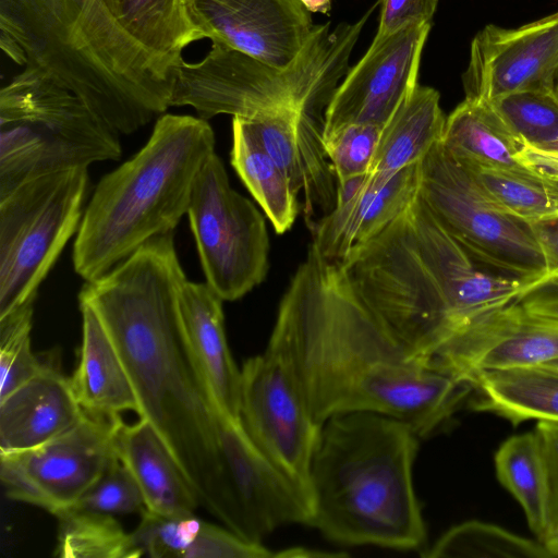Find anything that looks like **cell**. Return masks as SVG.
Here are the masks:
<instances>
[{
  "label": "cell",
  "instance_id": "28",
  "mask_svg": "<svg viewBox=\"0 0 558 558\" xmlns=\"http://www.w3.org/2000/svg\"><path fill=\"white\" fill-rule=\"evenodd\" d=\"M496 476L522 508L536 539L548 533L549 477L541 439L535 430L507 438L494 456Z\"/></svg>",
  "mask_w": 558,
  "mask_h": 558
},
{
  "label": "cell",
  "instance_id": "11",
  "mask_svg": "<svg viewBox=\"0 0 558 558\" xmlns=\"http://www.w3.org/2000/svg\"><path fill=\"white\" fill-rule=\"evenodd\" d=\"M206 282L223 301H235L266 277L269 240L256 206L233 190L213 153L201 168L187 209Z\"/></svg>",
  "mask_w": 558,
  "mask_h": 558
},
{
  "label": "cell",
  "instance_id": "1",
  "mask_svg": "<svg viewBox=\"0 0 558 558\" xmlns=\"http://www.w3.org/2000/svg\"><path fill=\"white\" fill-rule=\"evenodd\" d=\"M269 347L290 366L323 425L357 411L401 420L420 438L444 427L470 384L408 352L365 305L341 262L311 243L280 301Z\"/></svg>",
  "mask_w": 558,
  "mask_h": 558
},
{
  "label": "cell",
  "instance_id": "39",
  "mask_svg": "<svg viewBox=\"0 0 558 558\" xmlns=\"http://www.w3.org/2000/svg\"><path fill=\"white\" fill-rule=\"evenodd\" d=\"M439 0H378L380 16L375 37H384L411 24L432 23Z\"/></svg>",
  "mask_w": 558,
  "mask_h": 558
},
{
  "label": "cell",
  "instance_id": "25",
  "mask_svg": "<svg viewBox=\"0 0 558 558\" xmlns=\"http://www.w3.org/2000/svg\"><path fill=\"white\" fill-rule=\"evenodd\" d=\"M475 411L513 425L527 421L558 423V374L542 367L483 372L469 379Z\"/></svg>",
  "mask_w": 558,
  "mask_h": 558
},
{
  "label": "cell",
  "instance_id": "8",
  "mask_svg": "<svg viewBox=\"0 0 558 558\" xmlns=\"http://www.w3.org/2000/svg\"><path fill=\"white\" fill-rule=\"evenodd\" d=\"M119 135L74 93L25 66L0 90V197L43 175L120 159Z\"/></svg>",
  "mask_w": 558,
  "mask_h": 558
},
{
  "label": "cell",
  "instance_id": "29",
  "mask_svg": "<svg viewBox=\"0 0 558 558\" xmlns=\"http://www.w3.org/2000/svg\"><path fill=\"white\" fill-rule=\"evenodd\" d=\"M231 165L279 234L294 223L298 194L242 118L232 120Z\"/></svg>",
  "mask_w": 558,
  "mask_h": 558
},
{
  "label": "cell",
  "instance_id": "21",
  "mask_svg": "<svg viewBox=\"0 0 558 558\" xmlns=\"http://www.w3.org/2000/svg\"><path fill=\"white\" fill-rule=\"evenodd\" d=\"M223 300L207 282L186 280L179 298L183 337L220 411L239 420L241 368L231 355Z\"/></svg>",
  "mask_w": 558,
  "mask_h": 558
},
{
  "label": "cell",
  "instance_id": "26",
  "mask_svg": "<svg viewBox=\"0 0 558 558\" xmlns=\"http://www.w3.org/2000/svg\"><path fill=\"white\" fill-rule=\"evenodd\" d=\"M439 93L416 85L384 126L371 172L391 175L420 163L442 137L446 118Z\"/></svg>",
  "mask_w": 558,
  "mask_h": 558
},
{
  "label": "cell",
  "instance_id": "10",
  "mask_svg": "<svg viewBox=\"0 0 558 558\" xmlns=\"http://www.w3.org/2000/svg\"><path fill=\"white\" fill-rule=\"evenodd\" d=\"M87 168L27 181L0 197V317L27 303L77 232Z\"/></svg>",
  "mask_w": 558,
  "mask_h": 558
},
{
  "label": "cell",
  "instance_id": "15",
  "mask_svg": "<svg viewBox=\"0 0 558 558\" xmlns=\"http://www.w3.org/2000/svg\"><path fill=\"white\" fill-rule=\"evenodd\" d=\"M432 23L411 24L374 37L363 58L337 86L325 111L323 137L350 124L384 128L417 85Z\"/></svg>",
  "mask_w": 558,
  "mask_h": 558
},
{
  "label": "cell",
  "instance_id": "48",
  "mask_svg": "<svg viewBox=\"0 0 558 558\" xmlns=\"http://www.w3.org/2000/svg\"><path fill=\"white\" fill-rule=\"evenodd\" d=\"M547 151H553L558 154V142Z\"/></svg>",
  "mask_w": 558,
  "mask_h": 558
},
{
  "label": "cell",
  "instance_id": "16",
  "mask_svg": "<svg viewBox=\"0 0 558 558\" xmlns=\"http://www.w3.org/2000/svg\"><path fill=\"white\" fill-rule=\"evenodd\" d=\"M201 38L275 68L292 64L315 26L301 0H185Z\"/></svg>",
  "mask_w": 558,
  "mask_h": 558
},
{
  "label": "cell",
  "instance_id": "4",
  "mask_svg": "<svg viewBox=\"0 0 558 558\" xmlns=\"http://www.w3.org/2000/svg\"><path fill=\"white\" fill-rule=\"evenodd\" d=\"M418 435L385 414H337L322 426L308 478L310 525L347 546L420 549L426 527L413 485Z\"/></svg>",
  "mask_w": 558,
  "mask_h": 558
},
{
  "label": "cell",
  "instance_id": "32",
  "mask_svg": "<svg viewBox=\"0 0 558 558\" xmlns=\"http://www.w3.org/2000/svg\"><path fill=\"white\" fill-rule=\"evenodd\" d=\"M59 519L54 555L62 558H137L144 555L134 534L112 514L65 511Z\"/></svg>",
  "mask_w": 558,
  "mask_h": 558
},
{
  "label": "cell",
  "instance_id": "6",
  "mask_svg": "<svg viewBox=\"0 0 558 558\" xmlns=\"http://www.w3.org/2000/svg\"><path fill=\"white\" fill-rule=\"evenodd\" d=\"M215 153V134L202 118L159 117L149 140L105 174L84 210L73 267L85 281L119 265L150 239L170 233L187 214L195 179Z\"/></svg>",
  "mask_w": 558,
  "mask_h": 558
},
{
  "label": "cell",
  "instance_id": "46",
  "mask_svg": "<svg viewBox=\"0 0 558 558\" xmlns=\"http://www.w3.org/2000/svg\"><path fill=\"white\" fill-rule=\"evenodd\" d=\"M550 92L555 95V97L558 99V64L554 71V74L551 76L550 81Z\"/></svg>",
  "mask_w": 558,
  "mask_h": 558
},
{
  "label": "cell",
  "instance_id": "41",
  "mask_svg": "<svg viewBox=\"0 0 558 558\" xmlns=\"http://www.w3.org/2000/svg\"><path fill=\"white\" fill-rule=\"evenodd\" d=\"M514 301L532 314L558 320V276L527 287Z\"/></svg>",
  "mask_w": 558,
  "mask_h": 558
},
{
  "label": "cell",
  "instance_id": "27",
  "mask_svg": "<svg viewBox=\"0 0 558 558\" xmlns=\"http://www.w3.org/2000/svg\"><path fill=\"white\" fill-rule=\"evenodd\" d=\"M441 143L456 157L483 166L524 170L517 154L525 145L489 102L464 99L446 118Z\"/></svg>",
  "mask_w": 558,
  "mask_h": 558
},
{
  "label": "cell",
  "instance_id": "5",
  "mask_svg": "<svg viewBox=\"0 0 558 558\" xmlns=\"http://www.w3.org/2000/svg\"><path fill=\"white\" fill-rule=\"evenodd\" d=\"M199 39L185 0H86L72 36L77 97L131 134L170 107L182 52Z\"/></svg>",
  "mask_w": 558,
  "mask_h": 558
},
{
  "label": "cell",
  "instance_id": "7",
  "mask_svg": "<svg viewBox=\"0 0 558 558\" xmlns=\"http://www.w3.org/2000/svg\"><path fill=\"white\" fill-rule=\"evenodd\" d=\"M377 4L354 23L333 29L329 22L316 25L298 59L283 69L213 43L199 62L179 64L169 105L190 106L205 120L218 114L251 118L282 108L324 117L322 110L348 73L353 47Z\"/></svg>",
  "mask_w": 558,
  "mask_h": 558
},
{
  "label": "cell",
  "instance_id": "9",
  "mask_svg": "<svg viewBox=\"0 0 558 558\" xmlns=\"http://www.w3.org/2000/svg\"><path fill=\"white\" fill-rule=\"evenodd\" d=\"M418 196L486 268L529 287L547 276L545 255L531 223L495 203L441 140L420 162Z\"/></svg>",
  "mask_w": 558,
  "mask_h": 558
},
{
  "label": "cell",
  "instance_id": "33",
  "mask_svg": "<svg viewBox=\"0 0 558 558\" xmlns=\"http://www.w3.org/2000/svg\"><path fill=\"white\" fill-rule=\"evenodd\" d=\"M489 104L523 143L549 150L558 142V99L550 90H520Z\"/></svg>",
  "mask_w": 558,
  "mask_h": 558
},
{
  "label": "cell",
  "instance_id": "2",
  "mask_svg": "<svg viewBox=\"0 0 558 558\" xmlns=\"http://www.w3.org/2000/svg\"><path fill=\"white\" fill-rule=\"evenodd\" d=\"M186 280L170 232L86 281L78 303L97 314L114 344L133 385L138 416L168 446L201 507L233 532L235 517L218 434L223 413L180 323L179 298Z\"/></svg>",
  "mask_w": 558,
  "mask_h": 558
},
{
  "label": "cell",
  "instance_id": "17",
  "mask_svg": "<svg viewBox=\"0 0 558 558\" xmlns=\"http://www.w3.org/2000/svg\"><path fill=\"white\" fill-rule=\"evenodd\" d=\"M557 64L558 12L513 29L486 25L471 43L462 74L465 99L489 102L520 90H550Z\"/></svg>",
  "mask_w": 558,
  "mask_h": 558
},
{
  "label": "cell",
  "instance_id": "20",
  "mask_svg": "<svg viewBox=\"0 0 558 558\" xmlns=\"http://www.w3.org/2000/svg\"><path fill=\"white\" fill-rule=\"evenodd\" d=\"M70 378L44 364L27 383L0 400V452L41 446L82 418Z\"/></svg>",
  "mask_w": 558,
  "mask_h": 558
},
{
  "label": "cell",
  "instance_id": "36",
  "mask_svg": "<svg viewBox=\"0 0 558 558\" xmlns=\"http://www.w3.org/2000/svg\"><path fill=\"white\" fill-rule=\"evenodd\" d=\"M383 129L376 124H350L323 137L337 182L371 171Z\"/></svg>",
  "mask_w": 558,
  "mask_h": 558
},
{
  "label": "cell",
  "instance_id": "3",
  "mask_svg": "<svg viewBox=\"0 0 558 558\" xmlns=\"http://www.w3.org/2000/svg\"><path fill=\"white\" fill-rule=\"evenodd\" d=\"M391 337L427 361L458 328L523 292L521 280L473 258L420 198L341 262Z\"/></svg>",
  "mask_w": 558,
  "mask_h": 558
},
{
  "label": "cell",
  "instance_id": "40",
  "mask_svg": "<svg viewBox=\"0 0 558 558\" xmlns=\"http://www.w3.org/2000/svg\"><path fill=\"white\" fill-rule=\"evenodd\" d=\"M534 430L544 449L549 477V517L546 542L558 533V423L536 422Z\"/></svg>",
  "mask_w": 558,
  "mask_h": 558
},
{
  "label": "cell",
  "instance_id": "30",
  "mask_svg": "<svg viewBox=\"0 0 558 558\" xmlns=\"http://www.w3.org/2000/svg\"><path fill=\"white\" fill-rule=\"evenodd\" d=\"M460 160L486 194L510 214L529 222L558 218V179L527 169L509 170Z\"/></svg>",
  "mask_w": 558,
  "mask_h": 558
},
{
  "label": "cell",
  "instance_id": "31",
  "mask_svg": "<svg viewBox=\"0 0 558 558\" xmlns=\"http://www.w3.org/2000/svg\"><path fill=\"white\" fill-rule=\"evenodd\" d=\"M426 558H553L544 543L500 525L469 520L446 531L429 548Z\"/></svg>",
  "mask_w": 558,
  "mask_h": 558
},
{
  "label": "cell",
  "instance_id": "42",
  "mask_svg": "<svg viewBox=\"0 0 558 558\" xmlns=\"http://www.w3.org/2000/svg\"><path fill=\"white\" fill-rule=\"evenodd\" d=\"M547 264V276H558V218L531 221Z\"/></svg>",
  "mask_w": 558,
  "mask_h": 558
},
{
  "label": "cell",
  "instance_id": "23",
  "mask_svg": "<svg viewBox=\"0 0 558 558\" xmlns=\"http://www.w3.org/2000/svg\"><path fill=\"white\" fill-rule=\"evenodd\" d=\"M420 163L391 175L366 172L337 184L333 217L339 230L355 245L366 242L416 198Z\"/></svg>",
  "mask_w": 558,
  "mask_h": 558
},
{
  "label": "cell",
  "instance_id": "43",
  "mask_svg": "<svg viewBox=\"0 0 558 558\" xmlns=\"http://www.w3.org/2000/svg\"><path fill=\"white\" fill-rule=\"evenodd\" d=\"M517 160L525 169L543 177L558 179V154L525 144L517 154Z\"/></svg>",
  "mask_w": 558,
  "mask_h": 558
},
{
  "label": "cell",
  "instance_id": "19",
  "mask_svg": "<svg viewBox=\"0 0 558 558\" xmlns=\"http://www.w3.org/2000/svg\"><path fill=\"white\" fill-rule=\"evenodd\" d=\"M86 0H0V46L77 95L72 36Z\"/></svg>",
  "mask_w": 558,
  "mask_h": 558
},
{
  "label": "cell",
  "instance_id": "38",
  "mask_svg": "<svg viewBox=\"0 0 558 558\" xmlns=\"http://www.w3.org/2000/svg\"><path fill=\"white\" fill-rule=\"evenodd\" d=\"M277 553L262 543L250 542L226 526L203 521L202 527L184 558H269Z\"/></svg>",
  "mask_w": 558,
  "mask_h": 558
},
{
  "label": "cell",
  "instance_id": "45",
  "mask_svg": "<svg viewBox=\"0 0 558 558\" xmlns=\"http://www.w3.org/2000/svg\"><path fill=\"white\" fill-rule=\"evenodd\" d=\"M301 2L310 12L314 13L327 14L331 9L330 0H301Z\"/></svg>",
  "mask_w": 558,
  "mask_h": 558
},
{
  "label": "cell",
  "instance_id": "24",
  "mask_svg": "<svg viewBox=\"0 0 558 558\" xmlns=\"http://www.w3.org/2000/svg\"><path fill=\"white\" fill-rule=\"evenodd\" d=\"M82 344L80 361L70 378L82 409L92 414L117 416L138 412L137 398L108 332L97 314L80 303Z\"/></svg>",
  "mask_w": 558,
  "mask_h": 558
},
{
  "label": "cell",
  "instance_id": "47",
  "mask_svg": "<svg viewBox=\"0 0 558 558\" xmlns=\"http://www.w3.org/2000/svg\"><path fill=\"white\" fill-rule=\"evenodd\" d=\"M538 367H542V368H545L547 371H550V372H554V373H557L558 374V359L554 360V361H550L542 366H538Z\"/></svg>",
  "mask_w": 558,
  "mask_h": 558
},
{
  "label": "cell",
  "instance_id": "18",
  "mask_svg": "<svg viewBox=\"0 0 558 558\" xmlns=\"http://www.w3.org/2000/svg\"><path fill=\"white\" fill-rule=\"evenodd\" d=\"M293 190L303 194L310 226L336 205L337 179L324 147V117L282 108L242 118Z\"/></svg>",
  "mask_w": 558,
  "mask_h": 558
},
{
  "label": "cell",
  "instance_id": "44",
  "mask_svg": "<svg viewBox=\"0 0 558 558\" xmlns=\"http://www.w3.org/2000/svg\"><path fill=\"white\" fill-rule=\"evenodd\" d=\"M330 556H345V554L340 553H326V551H317L315 549H308L304 547H292L280 550L277 553L276 557H286V558H313V557H330Z\"/></svg>",
  "mask_w": 558,
  "mask_h": 558
},
{
  "label": "cell",
  "instance_id": "34",
  "mask_svg": "<svg viewBox=\"0 0 558 558\" xmlns=\"http://www.w3.org/2000/svg\"><path fill=\"white\" fill-rule=\"evenodd\" d=\"M34 303L0 317V400L36 376L44 366L31 345Z\"/></svg>",
  "mask_w": 558,
  "mask_h": 558
},
{
  "label": "cell",
  "instance_id": "37",
  "mask_svg": "<svg viewBox=\"0 0 558 558\" xmlns=\"http://www.w3.org/2000/svg\"><path fill=\"white\" fill-rule=\"evenodd\" d=\"M203 521L194 514L163 517L145 509L133 534L138 547L150 557L184 558Z\"/></svg>",
  "mask_w": 558,
  "mask_h": 558
},
{
  "label": "cell",
  "instance_id": "22",
  "mask_svg": "<svg viewBox=\"0 0 558 558\" xmlns=\"http://www.w3.org/2000/svg\"><path fill=\"white\" fill-rule=\"evenodd\" d=\"M119 459L135 478L146 510L163 517L194 514L198 498L168 446L141 418L122 423L117 437Z\"/></svg>",
  "mask_w": 558,
  "mask_h": 558
},
{
  "label": "cell",
  "instance_id": "35",
  "mask_svg": "<svg viewBox=\"0 0 558 558\" xmlns=\"http://www.w3.org/2000/svg\"><path fill=\"white\" fill-rule=\"evenodd\" d=\"M145 509L144 498L135 478L123 462L118 459L65 511H85L113 515L143 513Z\"/></svg>",
  "mask_w": 558,
  "mask_h": 558
},
{
  "label": "cell",
  "instance_id": "13",
  "mask_svg": "<svg viewBox=\"0 0 558 558\" xmlns=\"http://www.w3.org/2000/svg\"><path fill=\"white\" fill-rule=\"evenodd\" d=\"M239 420L257 448L310 498L311 461L323 425L312 417L286 360L269 345L241 367Z\"/></svg>",
  "mask_w": 558,
  "mask_h": 558
},
{
  "label": "cell",
  "instance_id": "12",
  "mask_svg": "<svg viewBox=\"0 0 558 558\" xmlns=\"http://www.w3.org/2000/svg\"><path fill=\"white\" fill-rule=\"evenodd\" d=\"M123 421L84 411L68 432L22 451L0 452V480L9 498L59 515L119 459Z\"/></svg>",
  "mask_w": 558,
  "mask_h": 558
},
{
  "label": "cell",
  "instance_id": "14",
  "mask_svg": "<svg viewBox=\"0 0 558 558\" xmlns=\"http://www.w3.org/2000/svg\"><path fill=\"white\" fill-rule=\"evenodd\" d=\"M558 359V320L517 301L484 313L452 332L428 362L458 379L483 372L538 367Z\"/></svg>",
  "mask_w": 558,
  "mask_h": 558
}]
</instances>
